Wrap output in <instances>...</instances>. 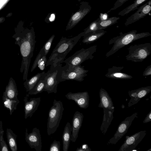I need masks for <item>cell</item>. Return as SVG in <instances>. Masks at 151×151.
Listing matches in <instances>:
<instances>
[{
  "label": "cell",
  "mask_w": 151,
  "mask_h": 151,
  "mask_svg": "<svg viewBox=\"0 0 151 151\" xmlns=\"http://www.w3.org/2000/svg\"><path fill=\"white\" fill-rule=\"evenodd\" d=\"M106 32L104 29H100L83 36L82 42L87 44L93 42L103 36Z\"/></svg>",
  "instance_id": "cb8c5ba5"
},
{
  "label": "cell",
  "mask_w": 151,
  "mask_h": 151,
  "mask_svg": "<svg viewBox=\"0 0 151 151\" xmlns=\"http://www.w3.org/2000/svg\"><path fill=\"white\" fill-rule=\"evenodd\" d=\"M25 136L26 142L32 149L34 148L36 151H41V137L38 129L34 127L32 129V132L28 133L27 129L26 128Z\"/></svg>",
  "instance_id": "8fae6325"
},
{
  "label": "cell",
  "mask_w": 151,
  "mask_h": 151,
  "mask_svg": "<svg viewBox=\"0 0 151 151\" xmlns=\"http://www.w3.org/2000/svg\"><path fill=\"white\" fill-rule=\"evenodd\" d=\"M83 117V114L78 111H76L74 114L72 121L71 138V141L73 142H75L78 137L79 130L82 126Z\"/></svg>",
  "instance_id": "2e32d148"
},
{
  "label": "cell",
  "mask_w": 151,
  "mask_h": 151,
  "mask_svg": "<svg viewBox=\"0 0 151 151\" xmlns=\"http://www.w3.org/2000/svg\"><path fill=\"white\" fill-rule=\"evenodd\" d=\"M60 143L59 141L55 139L51 144L49 148L50 151H60Z\"/></svg>",
  "instance_id": "d6a6232c"
},
{
  "label": "cell",
  "mask_w": 151,
  "mask_h": 151,
  "mask_svg": "<svg viewBox=\"0 0 151 151\" xmlns=\"http://www.w3.org/2000/svg\"><path fill=\"white\" fill-rule=\"evenodd\" d=\"M29 96L28 94H27L24 99L25 119L28 117H31L32 116L35 111L37 110L40 102L41 98L40 97L31 98L29 101H28V98Z\"/></svg>",
  "instance_id": "9a60e30c"
},
{
  "label": "cell",
  "mask_w": 151,
  "mask_h": 151,
  "mask_svg": "<svg viewBox=\"0 0 151 151\" xmlns=\"http://www.w3.org/2000/svg\"><path fill=\"white\" fill-rule=\"evenodd\" d=\"M96 45L86 48H82L76 51L71 56L68 57L63 63L65 65L63 67L65 69H69L78 66L86 60H92L94 57L93 54L96 51Z\"/></svg>",
  "instance_id": "5b68a950"
},
{
  "label": "cell",
  "mask_w": 151,
  "mask_h": 151,
  "mask_svg": "<svg viewBox=\"0 0 151 151\" xmlns=\"http://www.w3.org/2000/svg\"><path fill=\"white\" fill-rule=\"evenodd\" d=\"M34 32L30 31L25 33L16 38L17 44L19 46L22 58L21 70L24 71L23 79L27 80V75L31 58L33 56V51L36 42Z\"/></svg>",
  "instance_id": "6da1fadb"
},
{
  "label": "cell",
  "mask_w": 151,
  "mask_h": 151,
  "mask_svg": "<svg viewBox=\"0 0 151 151\" xmlns=\"http://www.w3.org/2000/svg\"><path fill=\"white\" fill-rule=\"evenodd\" d=\"M151 0H149L137 9V10L126 20L125 26L133 23L149 14L151 10Z\"/></svg>",
  "instance_id": "7c38bea8"
},
{
  "label": "cell",
  "mask_w": 151,
  "mask_h": 151,
  "mask_svg": "<svg viewBox=\"0 0 151 151\" xmlns=\"http://www.w3.org/2000/svg\"><path fill=\"white\" fill-rule=\"evenodd\" d=\"M63 103L60 101L54 99L53 104L48 114L47 124V132L48 135L54 133L58 127L64 110Z\"/></svg>",
  "instance_id": "277c9868"
},
{
  "label": "cell",
  "mask_w": 151,
  "mask_h": 151,
  "mask_svg": "<svg viewBox=\"0 0 151 151\" xmlns=\"http://www.w3.org/2000/svg\"><path fill=\"white\" fill-rule=\"evenodd\" d=\"M147 134L145 130L141 131L130 136H126L125 140L118 151H132L137 146Z\"/></svg>",
  "instance_id": "30bf717a"
},
{
  "label": "cell",
  "mask_w": 151,
  "mask_h": 151,
  "mask_svg": "<svg viewBox=\"0 0 151 151\" xmlns=\"http://www.w3.org/2000/svg\"><path fill=\"white\" fill-rule=\"evenodd\" d=\"M148 0H135L134 2L120 12L118 15L121 16L127 14L131 12L138 9V6Z\"/></svg>",
  "instance_id": "4316f807"
},
{
  "label": "cell",
  "mask_w": 151,
  "mask_h": 151,
  "mask_svg": "<svg viewBox=\"0 0 151 151\" xmlns=\"http://www.w3.org/2000/svg\"><path fill=\"white\" fill-rule=\"evenodd\" d=\"M2 103L4 106L9 110V114L11 115L14 110L17 109V105L19 103V101L18 99H8L3 95Z\"/></svg>",
  "instance_id": "d4e9b609"
},
{
  "label": "cell",
  "mask_w": 151,
  "mask_h": 151,
  "mask_svg": "<svg viewBox=\"0 0 151 151\" xmlns=\"http://www.w3.org/2000/svg\"><path fill=\"white\" fill-rule=\"evenodd\" d=\"M55 37L54 35H52L45 42L42 47L46 55H47L50 51Z\"/></svg>",
  "instance_id": "1f68e13d"
},
{
  "label": "cell",
  "mask_w": 151,
  "mask_h": 151,
  "mask_svg": "<svg viewBox=\"0 0 151 151\" xmlns=\"http://www.w3.org/2000/svg\"><path fill=\"white\" fill-rule=\"evenodd\" d=\"M3 95L6 97L12 99H17L18 95L16 84L14 79L12 77L9 79L8 85Z\"/></svg>",
  "instance_id": "ffe728a7"
},
{
  "label": "cell",
  "mask_w": 151,
  "mask_h": 151,
  "mask_svg": "<svg viewBox=\"0 0 151 151\" xmlns=\"http://www.w3.org/2000/svg\"><path fill=\"white\" fill-rule=\"evenodd\" d=\"M129 0H117L114 3L113 7L107 12L108 13L112 11L116 10L122 6L124 3Z\"/></svg>",
  "instance_id": "836d02e7"
},
{
  "label": "cell",
  "mask_w": 151,
  "mask_h": 151,
  "mask_svg": "<svg viewBox=\"0 0 151 151\" xmlns=\"http://www.w3.org/2000/svg\"><path fill=\"white\" fill-rule=\"evenodd\" d=\"M45 74L33 88L28 92V95H36L44 91L45 85Z\"/></svg>",
  "instance_id": "f1b7e54d"
},
{
  "label": "cell",
  "mask_w": 151,
  "mask_h": 151,
  "mask_svg": "<svg viewBox=\"0 0 151 151\" xmlns=\"http://www.w3.org/2000/svg\"><path fill=\"white\" fill-rule=\"evenodd\" d=\"M124 68V66H113L108 69L107 73L105 76L106 77L115 79L127 80L132 78L133 77L131 75L121 72Z\"/></svg>",
  "instance_id": "e0dca14e"
},
{
  "label": "cell",
  "mask_w": 151,
  "mask_h": 151,
  "mask_svg": "<svg viewBox=\"0 0 151 151\" xmlns=\"http://www.w3.org/2000/svg\"><path fill=\"white\" fill-rule=\"evenodd\" d=\"M151 91V86L129 91L128 95L130 99L128 103V107H130L137 104L141 99L146 96Z\"/></svg>",
  "instance_id": "5bb4252c"
},
{
  "label": "cell",
  "mask_w": 151,
  "mask_h": 151,
  "mask_svg": "<svg viewBox=\"0 0 151 151\" xmlns=\"http://www.w3.org/2000/svg\"><path fill=\"white\" fill-rule=\"evenodd\" d=\"M45 73V71L38 73L29 79L26 80L24 83V85L27 92H28L33 88L44 76Z\"/></svg>",
  "instance_id": "603a6c76"
},
{
  "label": "cell",
  "mask_w": 151,
  "mask_h": 151,
  "mask_svg": "<svg viewBox=\"0 0 151 151\" xmlns=\"http://www.w3.org/2000/svg\"><path fill=\"white\" fill-rule=\"evenodd\" d=\"M119 19V17H112L105 20L101 19L98 24V28L99 29H104L117 23Z\"/></svg>",
  "instance_id": "83f0119b"
},
{
  "label": "cell",
  "mask_w": 151,
  "mask_h": 151,
  "mask_svg": "<svg viewBox=\"0 0 151 151\" xmlns=\"http://www.w3.org/2000/svg\"><path fill=\"white\" fill-rule=\"evenodd\" d=\"M81 16V14L80 12H76L72 17V19L73 20L76 21L79 19Z\"/></svg>",
  "instance_id": "74e56055"
},
{
  "label": "cell",
  "mask_w": 151,
  "mask_h": 151,
  "mask_svg": "<svg viewBox=\"0 0 151 151\" xmlns=\"http://www.w3.org/2000/svg\"><path fill=\"white\" fill-rule=\"evenodd\" d=\"M137 32V30H132L124 34L121 32L119 36L111 39L109 44L114 45L111 50L106 54V57L107 58L112 55L120 49L137 40L151 35V34L148 32L139 33Z\"/></svg>",
  "instance_id": "3957f363"
},
{
  "label": "cell",
  "mask_w": 151,
  "mask_h": 151,
  "mask_svg": "<svg viewBox=\"0 0 151 151\" xmlns=\"http://www.w3.org/2000/svg\"><path fill=\"white\" fill-rule=\"evenodd\" d=\"M151 111H150L146 115V116L143 121V123H146L150 122H151Z\"/></svg>",
  "instance_id": "8d00e7d4"
},
{
  "label": "cell",
  "mask_w": 151,
  "mask_h": 151,
  "mask_svg": "<svg viewBox=\"0 0 151 151\" xmlns=\"http://www.w3.org/2000/svg\"><path fill=\"white\" fill-rule=\"evenodd\" d=\"M71 125L69 122H67L64 128L62 135L63 151L68 150L71 141Z\"/></svg>",
  "instance_id": "7402d4cb"
},
{
  "label": "cell",
  "mask_w": 151,
  "mask_h": 151,
  "mask_svg": "<svg viewBox=\"0 0 151 151\" xmlns=\"http://www.w3.org/2000/svg\"><path fill=\"white\" fill-rule=\"evenodd\" d=\"M100 103L98 107L103 109H114V107L111 98L107 91L101 88L99 91Z\"/></svg>",
  "instance_id": "ac0fdd59"
},
{
  "label": "cell",
  "mask_w": 151,
  "mask_h": 151,
  "mask_svg": "<svg viewBox=\"0 0 151 151\" xmlns=\"http://www.w3.org/2000/svg\"><path fill=\"white\" fill-rule=\"evenodd\" d=\"M47 60L46 55H45L44 50L42 48L40 50L34 62L31 70V72H32L37 66H38L41 70H44Z\"/></svg>",
  "instance_id": "44dd1931"
},
{
  "label": "cell",
  "mask_w": 151,
  "mask_h": 151,
  "mask_svg": "<svg viewBox=\"0 0 151 151\" xmlns=\"http://www.w3.org/2000/svg\"><path fill=\"white\" fill-rule=\"evenodd\" d=\"M76 151H91V149L86 144H82L79 148H77Z\"/></svg>",
  "instance_id": "e575fe53"
},
{
  "label": "cell",
  "mask_w": 151,
  "mask_h": 151,
  "mask_svg": "<svg viewBox=\"0 0 151 151\" xmlns=\"http://www.w3.org/2000/svg\"><path fill=\"white\" fill-rule=\"evenodd\" d=\"M6 134L7 142L11 151H17V135L14 133L11 129L8 128L6 129Z\"/></svg>",
  "instance_id": "484cf974"
},
{
  "label": "cell",
  "mask_w": 151,
  "mask_h": 151,
  "mask_svg": "<svg viewBox=\"0 0 151 151\" xmlns=\"http://www.w3.org/2000/svg\"><path fill=\"white\" fill-rule=\"evenodd\" d=\"M101 19L100 18H99L92 22L88 27L86 29L85 31L83 32V37L99 30L98 26V24Z\"/></svg>",
  "instance_id": "4dcf8cb0"
},
{
  "label": "cell",
  "mask_w": 151,
  "mask_h": 151,
  "mask_svg": "<svg viewBox=\"0 0 151 151\" xmlns=\"http://www.w3.org/2000/svg\"><path fill=\"white\" fill-rule=\"evenodd\" d=\"M128 50V54L125 56L127 60L134 62H141L150 55L151 44L146 43L131 45Z\"/></svg>",
  "instance_id": "8992f818"
},
{
  "label": "cell",
  "mask_w": 151,
  "mask_h": 151,
  "mask_svg": "<svg viewBox=\"0 0 151 151\" xmlns=\"http://www.w3.org/2000/svg\"><path fill=\"white\" fill-rule=\"evenodd\" d=\"M88 71L81 64L69 69H65L62 66L59 72L58 81L59 83L69 80L81 82L87 76Z\"/></svg>",
  "instance_id": "52a82bcc"
},
{
  "label": "cell",
  "mask_w": 151,
  "mask_h": 151,
  "mask_svg": "<svg viewBox=\"0 0 151 151\" xmlns=\"http://www.w3.org/2000/svg\"><path fill=\"white\" fill-rule=\"evenodd\" d=\"M4 131L3 128V123L0 121V150L1 151H9L8 145L4 139L3 135Z\"/></svg>",
  "instance_id": "f546056e"
},
{
  "label": "cell",
  "mask_w": 151,
  "mask_h": 151,
  "mask_svg": "<svg viewBox=\"0 0 151 151\" xmlns=\"http://www.w3.org/2000/svg\"><path fill=\"white\" fill-rule=\"evenodd\" d=\"M151 75V65L147 67L143 73V76H150Z\"/></svg>",
  "instance_id": "d590c367"
},
{
  "label": "cell",
  "mask_w": 151,
  "mask_h": 151,
  "mask_svg": "<svg viewBox=\"0 0 151 151\" xmlns=\"http://www.w3.org/2000/svg\"><path fill=\"white\" fill-rule=\"evenodd\" d=\"M138 113L135 112L127 117L119 125L113 137L109 139L107 145H115L127 132L134 119L137 117Z\"/></svg>",
  "instance_id": "9c48e42d"
},
{
  "label": "cell",
  "mask_w": 151,
  "mask_h": 151,
  "mask_svg": "<svg viewBox=\"0 0 151 151\" xmlns=\"http://www.w3.org/2000/svg\"><path fill=\"white\" fill-rule=\"evenodd\" d=\"M55 18V14H52L51 15L49 18V20L50 22H52L54 20Z\"/></svg>",
  "instance_id": "f35d334b"
},
{
  "label": "cell",
  "mask_w": 151,
  "mask_h": 151,
  "mask_svg": "<svg viewBox=\"0 0 151 151\" xmlns=\"http://www.w3.org/2000/svg\"><path fill=\"white\" fill-rule=\"evenodd\" d=\"M62 65L61 63H53L50 65V69L45 74V85L44 91L48 93H56L58 84L60 83L58 81L59 73Z\"/></svg>",
  "instance_id": "ba28073f"
},
{
  "label": "cell",
  "mask_w": 151,
  "mask_h": 151,
  "mask_svg": "<svg viewBox=\"0 0 151 151\" xmlns=\"http://www.w3.org/2000/svg\"><path fill=\"white\" fill-rule=\"evenodd\" d=\"M104 115L103 121L100 127L102 133L105 135L113 120L114 109H103Z\"/></svg>",
  "instance_id": "d6986e66"
},
{
  "label": "cell",
  "mask_w": 151,
  "mask_h": 151,
  "mask_svg": "<svg viewBox=\"0 0 151 151\" xmlns=\"http://www.w3.org/2000/svg\"><path fill=\"white\" fill-rule=\"evenodd\" d=\"M65 96L68 100L74 101L81 109H86L88 106L89 96L87 91L74 93L69 92Z\"/></svg>",
  "instance_id": "4fadbf2b"
},
{
  "label": "cell",
  "mask_w": 151,
  "mask_h": 151,
  "mask_svg": "<svg viewBox=\"0 0 151 151\" xmlns=\"http://www.w3.org/2000/svg\"><path fill=\"white\" fill-rule=\"evenodd\" d=\"M83 32L70 38L62 37L53 50L46 63V66L63 63L67 55L71 50L82 37Z\"/></svg>",
  "instance_id": "7a4b0ae2"
}]
</instances>
